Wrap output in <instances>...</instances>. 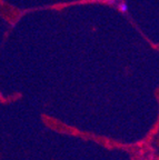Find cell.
Wrapping results in <instances>:
<instances>
[{
	"label": "cell",
	"mask_w": 159,
	"mask_h": 160,
	"mask_svg": "<svg viewBox=\"0 0 159 160\" xmlns=\"http://www.w3.org/2000/svg\"><path fill=\"white\" fill-rule=\"evenodd\" d=\"M102 1H105V2H107V3H109V5H111V3H115L117 0H102Z\"/></svg>",
	"instance_id": "2"
},
{
	"label": "cell",
	"mask_w": 159,
	"mask_h": 160,
	"mask_svg": "<svg viewBox=\"0 0 159 160\" xmlns=\"http://www.w3.org/2000/svg\"><path fill=\"white\" fill-rule=\"evenodd\" d=\"M118 9H119V11H121L122 13H126L127 11H128V5H127L125 1L119 2V5H118Z\"/></svg>",
	"instance_id": "1"
}]
</instances>
